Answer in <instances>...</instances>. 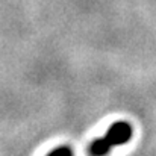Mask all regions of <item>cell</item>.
<instances>
[{
	"instance_id": "1",
	"label": "cell",
	"mask_w": 156,
	"mask_h": 156,
	"mask_svg": "<svg viewBox=\"0 0 156 156\" xmlns=\"http://www.w3.org/2000/svg\"><path fill=\"white\" fill-rule=\"evenodd\" d=\"M132 133H133L132 126L127 121H117L108 129V132L105 135V140L109 143L111 147L124 146L132 138Z\"/></svg>"
},
{
	"instance_id": "2",
	"label": "cell",
	"mask_w": 156,
	"mask_h": 156,
	"mask_svg": "<svg viewBox=\"0 0 156 156\" xmlns=\"http://www.w3.org/2000/svg\"><path fill=\"white\" fill-rule=\"evenodd\" d=\"M111 146L109 143L103 138H97L91 143V147H90V153L93 156H106L109 152H111Z\"/></svg>"
},
{
	"instance_id": "3",
	"label": "cell",
	"mask_w": 156,
	"mask_h": 156,
	"mask_svg": "<svg viewBox=\"0 0 156 156\" xmlns=\"http://www.w3.org/2000/svg\"><path fill=\"white\" fill-rule=\"evenodd\" d=\"M47 156H73V150L67 146H62V147H58V149L52 150Z\"/></svg>"
}]
</instances>
